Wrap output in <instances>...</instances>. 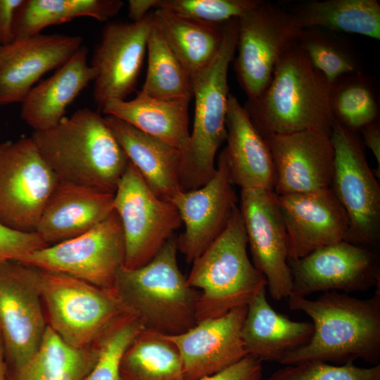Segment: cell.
I'll return each mask as SVG.
<instances>
[{"instance_id": "1", "label": "cell", "mask_w": 380, "mask_h": 380, "mask_svg": "<svg viewBox=\"0 0 380 380\" xmlns=\"http://www.w3.org/2000/svg\"><path fill=\"white\" fill-rule=\"evenodd\" d=\"M289 308L309 316L314 327L304 346L282 359L283 365L307 361L343 365L357 358L375 365L380 359V287L360 299L336 291L315 300L291 295Z\"/></svg>"}, {"instance_id": "2", "label": "cell", "mask_w": 380, "mask_h": 380, "mask_svg": "<svg viewBox=\"0 0 380 380\" xmlns=\"http://www.w3.org/2000/svg\"><path fill=\"white\" fill-rule=\"evenodd\" d=\"M31 137L59 181L114 194L129 163L104 117L87 108Z\"/></svg>"}, {"instance_id": "3", "label": "cell", "mask_w": 380, "mask_h": 380, "mask_svg": "<svg viewBox=\"0 0 380 380\" xmlns=\"http://www.w3.org/2000/svg\"><path fill=\"white\" fill-rule=\"evenodd\" d=\"M330 84L296 42L277 63L267 87L243 105L262 137L306 130L330 137Z\"/></svg>"}, {"instance_id": "4", "label": "cell", "mask_w": 380, "mask_h": 380, "mask_svg": "<svg viewBox=\"0 0 380 380\" xmlns=\"http://www.w3.org/2000/svg\"><path fill=\"white\" fill-rule=\"evenodd\" d=\"M172 236L147 264L118 272L113 291L125 311L144 329L164 335L184 333L196 322L199 291L191 287L177 263Z\"/></svg>"}, {"instance_id": "5", "label": "cell", "mask_w": 380, "mask_h": 380, "mask_svg": "<svg viewBox=\"0 0 380 380\" xmlns=\"http://www.w3.org/2000/svg\"><path fill=\"white\" fill-rule=\"evenodd\" d=\"M248 239L239 207L226 227L193 261L188 284L200 290L196 322L247 306L267 281L249 258Z\"/></svg>"}, {"instance_id": "6", "label": "cell", "mask_w": 380, "mask_h": 380, "mask_svg": "<svg viewBox=\"0 0 380 380\" xmlns=\"http://www.w3.org/2000/svg\"><path fill=\"white\" fill-rule=\"evenodd\" d=\"M237 38L236 18L225 23L222 45L213 62L191 77L195 108L189 142L181 153L180 181L184 191L201 187L215 172L216 154L227 138L228 70Z\"/></svg>"}, {"instance_id": "7", "label": "cell", "mask_w": 380, "mask_h": 380, "mask_svg": "<svg viewBox=\"0 0 380 380\" xmlns=\"http://www.w3.org/2000/svg\"><path fill=\"white\" fill-rule=\"evenodd\" d=\"M37 270L48 326L70 347L83 349L97 345L127 313L113 289L61 272Z\"/></svg>"}, {"instance_id": "8", "label": "cell", "mask_w": 380, "mask_h": 380, "mask_svg": "<svg viewBox=\"0 0 380 380\" xmlns=\"http://www.w3.org/2000/svg\"><path fill=\"white\" fill-rule=\"evenodd\" d=\"M330 139L334 167L330 189L344 209L348 229L344 240L376 250L380 242V186L356 133L338 122Z\"/></svg>"}, {"instance_id": "9", "label": "cell", "mask_w": 380, "mask_h": 380, "mask_svg": "<svg viewBox=\"0 0 380 380\" xmlns=\"http://www.w3.org/2000/svg\"><path fill=\"white\" fill-rule=\"evenodd\" d=\"M113 208L122 227L129 269L150 262L182 225L175 205L158 196L129 161L113 197Z\"/></svg>"}, {"instance_id": "10", "label": "cell", "mask_w": 380, "mask_h": 380, "mask_svg": "<svg viewBox=\"0 0 380 380\" xmlns=\"http://www.w3.org/2000/svg\"><path fill=\"white\" fill-rule=\"evenodd\" d=\"M58 179L34 140L21 137L0 143V222L35 232Z\"/></svg>"}, {"instance_id": "11", "label": "cell", "mask_w": 380, "mask_h": 380, "mask_svg": "<svg viewBox=\"0 0 380 380\" xmlns=\"http://www.w3.org/2000/svg\"><path fill=\"white\" fill-rule=\"evenodd\" d=\"M125 239L121 222L113 211L86 233L36 250L19 262L70 275L96 286L113 289L124 265Z\"/></svg>"}, {"instance_id": "12", "label": "cell", "mask_w": 380, "mask_h": 380, "mask_svg": "<svg viewBox=\"0 0 380 380\" xmlns=\"http://www.w3.org/2000/svg\"><path fill=\"white\" fill-rule=\"evenodd\" d=\"M301 30L289 11L264 1L238 18L234 70L248 99L267 87L277 63Z\"/></svg>"}, {"instance_id": "13", "label": "cell", "mask_w": 380, "mask_h": 380, "mask_svg": "<svg viewBox=\"0 0 380 380\" xmlns=\"http://www.w3.org/2000/svg\"><path fill=\"white\" fill-rule=\"evenodd\" d=\"M47 327L38 270L16 261L0 262V334L7 367L33 355Z\"/></svg>"}, {"instance_id": "14", "label": "cell", "mask_w": 380, "mask_h": 380, "mask_svg": "<svg viewBox=\"0 0 380 380\" xmlns=\"http://www.w3.org/2000/svg\"><path fill=\"white\" fill-rule=\"evenodd\" d=\"M291 295L305 297L317 292L367 291L380 286V261L376 250L342 240L306 256L289 260ZM290 295V296H291Z\"/></svg>"}, {"instance_id": "15", "label": "cell", "mask_w": 380, "mask_h": 380, "mask_svg": "<svg viewBox=\"0 0 380 380\" xmlns=\"http://www.w3.org/2000/svg\"><path fill=\"white\" fill-rule=\"evenodd\" d=\"M248 246L256 269L267 281L272 298H288L292 292L287 234L274 191L241 190L239 207Z\"/></svg>"}, {"instance_id": "16", "label": "cell", "mask_w": 380, "mask_h": 380, "mask_svg": "<svg viewBox=\"0 0 380 380\" xmlns=\"http://www.w3.org/2000/svg\"><path fill=\"white\" fill-rule=\"evenodd\" d=\"M170 201L184 225L177 250L192 263L222 233L238 207L224 149L213 176L201 187L178 191Z\"/></svg>"}, {"instance_id": "17", "label": "cell", "mask_w": 380, "mask_h": 380, "mask_svg": "<svg viewBox=\"0 0 380 380\" xmlns=\"http://www.w3.org/2000/svg\"><path fill=\"white\" fill-rule=\"evenodd\" d=\"M153 24L151 12L139 21L112 23L103 30L90 63L96 72L93 97L101 110L134 91Z\"/></svg>"}, {"instance_id": "18", "label": "cell", "mask_w": 380, "mask_h": 380, "mask_svg": "<svg viewBox=\"0 0 380 380\" xmlns=\"http://www.w3.org/2000/svg\"><path fill=\"white\" fill-rule=\"evenodd\" d=\"M263 137L274 162L276 195L310 193L331 187L334 150L329 135L306 130Z\"/></svg>"}, {"instance_id": "19", "label": "cell", "mask_w": 380, "mask_h": 380, "mask_svg": "<svg viewBox=\"0 0 380 380\" xmlns=\"http://www.w3.org/2000/svg\"><path fill=\"white\" fill-rule=\"evenodd\" d=\"M83 45L78 35L38 34L0 47V106L22 103L46 72L66 63Z\"/></svg>"}, {"instance_id": "20", "label": "cell", "mask_w": 380, "mask_h": 380, "mask_svg": "<svg viewBox=\"0 0 380 380\" xmlns=\"http://www.w3.org/2000/svg\"><path fill=\"white\" fill-rule=\"evenodd\" d=\"M247 306L198 322L188 331L167 338L179 353L184 380L220 372L247 355L241 328Z\"/></svg>"}, {"instance_id": "21", "label": "cell", "mask_w": 380, "mask_h": 380, "mask_svg": "<svg viewBox=\"0 0 380 380\" xmlns=\"http://www.w3.org/2000/svg\"><path fill=\"white\" fill-rule=\"evenodd\" d=\"M277 198L287 234L289 260L344 240L348 217L330 188Z\"/></svg>"}, {"instance_id": "22", "label": "cell", "mask_w": 380, "mask_h": 380, "mask_svg": "<svg viewBox=\"0 0 380 380\" xmlns=\"http://www.w3.org/2000/svg\"><path fill=\"white\" fill-rule=\"evenodd\" d=\"M113 197L114 194L58 180L35 232L47 246L82 235L113 211Z\"/></svg>"}, {"instance_id": "23", "label": "cell", "mask_w": 380, "mask_h": 380, "mask_svg": "<svg viewBox=\"0 0 380 380\" xmlns=\"http://www.w3.org/2000/svg\"><path fill=\"white\" fill-rule=\"evenodd\" d=\"M224 148L232 184L241 190L273 191L275 171L265 138L236 97L229 94Z\"/></svg>"}, {"instance_id": "24", "label": "cell", "mask_w": 380, "mask_h": 380, "mask_svg": "<svg viewBox=\"0 0 380 380\" xmlns=\"http://www.w3.org/2000/svg\"><path fill=\"white\" fill-rule=\"evenodd\" d=\"M96 75L88 63V49L82 45L53 75L32 87L22 102L21 118L34 131L56 126Z\"/></svg>"}, {"instance_id": "25", "label": "cell", "mask_w": 380, "mask_h": 380, "mask_svg": "<svg viewBox=\"0 0 380 380\" xmlns=\"http://www.w3.org/2000/svg\"><path fill=\"white\" fill-rule=\"evenodd\" d=\"M313 331L312 322L293 321L275 311L263 289L247 305L241 338L247 355L280 363L286 355L306 345Z\"/></svg>"}, {"instance_id": "26", "label": "cell", "mask_w": 380, "mask_h": 380, "mask_svg": "<svg viewBox=\"0 0 380 380\" xmlns=\"http://www.w3.org/2000/svg\"><path fill=\"white\" fill-rule=\"evenodd\" d=\"M104 119L129 161L158 196L170 201L183 190L179 150L115 117Z\"/></svg>"}, {"instance_id": "27", "label": "cell", "mask_w": 380, "mask_h": 380, "mask_svg": "<svg viewBox=\"0 0 380 380\" xmlns=\"http://www.w3.org/2000/svg\"><path fill=\"white\" fill-rule=\"evenodd\" d=\"M189 102L154 99L139 91L132 100L108 101L101 111L105 115L115 117L182 153L190 136Z\"/></svg>"}, {"instance_id": "28", "label": "cell", "mask_w": 380, "mask_h": 380, "mask_svg": "<svg viewBox=\"0 0 380 380\" xmlns=\"http://www.w3.org/2000/svg\"><path fill=\"white\" fill-rule=\"evenodd\" d=\"M99 351L100 342L83 349L70 347L48 326L33 355L19 366L7 367L6 380H84Z\"/></svg>"}, {"instance_id": "29", "label": "cell", "mask_w": 380, "mask_h": 380, "mask_svg": "<svg viewBox=\"0 0 380 380\" xmlns=\"http://www.w3.org/2000/svg\"><path fill=\"white\" fill-rule=\"evenodd\" d=\"M156 25L191 77L207 68L217 55L225 24L213 25L156 9Z\"/></svg>"}, {"instance_id": "30", "label": "cell", "mask_w": 380, "mask_h": 380, "mask_svg": "<svg viewBox=\"0 0 380 380\" xmlns=\"http://www.w3.org/2000/svg\"><path fill=\"white\" fill-rule=\"evenodd\" d=\"M289 12L302 29L319 27L380 39V4L376 0H315Z\"/></svg>"}, {"instance_id": "31", "label": "cell", "mask_w": 380, "mask_h": 380, "mask_svg": "<svg viewBox=\"0 0 380 380\" xmlns=\"http://www.w3.org/2000/svg\"><path fill=\"white\" fill-rule=\"evenodd\" d=\"M124 4L120 0H23L15 15L14 40L80 17L104 22L118 15Z\"/></svg>"}, {"instance_id": "32", "label": "cell", "mask_w": 380, "mask_h": 380, "mask_svg": "<svg viewBox=\"0 0 380 380\" xmlns=\"http://www.w3.org/2000/svg\"><path fill=\"white\" fill-rule=\"evenodd\" d=\"M120 380H184L179 353L164 334L142 328L125 350Z\"/></svg>"}, {"instance_id": "33", "label": "cell", "mask_w": 380, "mask_h": 380, "mask_svg": "<svg viewBox=\"0 0 380 380\" xmlns=\"http://www.w3.org/2000/svg\"><path fill=\"white\" fill-rule=\"evenodd\" d=\"M148 66L141 91L158 99L188 101L193 99L191 77L153 24L147 41Z\"/></svg>"}, {"instance_id": "34", "label": "cell", "mask_w": 380, "mask_h": 380, "mask_svg": "<svg viewBox=\"0 0 380 380\" xmlns=\"http://www.w3.org/2000/svg\"><path fill=\"white\" fill-rule=\"evenodd\" d=\"M379 104L376 86L362 71L330 84L329 106L334 120L355 133L379 120Z\"/></svg>"}, {"instance_id": "35", "label": "cell", "mask_w": 380, "mask_h": 380, "mask_svg": "<svg viewBox=\"0 0 380 380\" xmlns=\"http://www.w3.org/2000/svg\"><path fill=\"white\" fill-rule=\"evenodd\" d=\"M297 42L312 67L323 74L329 84L343 75L361 71L353 49L333 32L319 27L303 28Z\"/></svg>"}, {"instance_id": "36", "label": "cell", "mask_w": 380, "mask_h": 380, "mask_svg": "<svg viewBox=\"0 0 380 380\" xmlns=\"http://www.w3.org/2000/svg\"><path fill=\"white\" fill-rule=\"evenodd\" d=\"M261 0H153V8L198 21L222 25L256 7Z\"/></svg>"}, {"instance_id": "37", "label": "cell", "mask_w": 380, "mask_h": 380, "mask_svg": "<svg viewBox=\"0 0 380 380\" xmlns=\"http://www.w3.org/2000/svg\"><path fill=\"white\" fill-rule=\"evenodd\" d=\"M142 328L132 315H122L101 340L98 360L84 380H120L122 355Z\"/></svg>"}, {"instance_id": "38", "label": "cell", "mask_w": 380, "mask_h": 380, "mask_svg": "<svg viewBox=\"0 0 380 380\" xmlns=\"http://www.w3.org/2000/svg\"><path fill=\"white\" fill-rule=\"evenodd\" d=\"M265 380H380V365L360 367L354 362L335 365L322 361H307L284 365Z\"/></svg>"}, {"instance_id": "39", "label": "cell", "mask_w": 380, "mask_h": 380, "mask_svg": "<svg viewBox=\"0 0 380 380\" xmlns=\"http://www.w3.org/2000/svg\"><path fill=\"white\" fill-rule=\"evenodd\" d=\"M46 246L36 232L17 231L0 222V262H20Z\"/></svg>"}, {"instance_id": "40", "label": "cell", "mask_w": 380, "mask_h": 380, "mask_svg": "<svg viewBox=\"0 0 380 380\" xmlns=\"http://www.w3.org/2000/svg\"><path fill=\"white\" fill-rule=\"evenodd\" d=\"M262 362L247 355L239 362L215 374L196 380H262Z\"/></svg>"}, {"instance_id": "41", "label": "cell", "mask_w": 380, "mask_h": 380, "mask_svg": "<svg viewBox=\"0 0 380 380\" xmlns=\"http://www.w3.org/2000/svg\"><path fill=\"white\" fill-rule=\"evenodd\" d=\"M23 0H0V44L8 45L14 41L13 24L16 11Z\"/></svg>"}, {"instance_id": "42", "label": "cell", "mask_w": 380, "mask_h": 380, "mask_svg": "<svg viewBox=\"0 0 380 380\" xmlns=\"http://www.w3.org/2000/svg\"><path fill=\"white\" fill-rule=\"evenodd\" d=\"M362 139L365 146L372 151L378 164L375 176L379 178L380 175V122L379 120L363 127Z\"/></svg>"}, {"instance_id": "43", "label": "cell", "mask_w": 380, "mask_h": 380, "mask_svg": "<svg viewBox=\"0 0 380 380\" xmlns=\"http://www.w3.org/2000/svg\"><path fill=\"white\" fill-rule=\"evenodd\" d=\"M153 0H129L128 1V15L132 22L139 21L149 12L153 6Z\"/></svg>"}, {"instance_id": "44", "label": "cell", "mask_w": 380, "mask_h": 380, "mask_svg": "<svg viewBox=\"0 0 380 380\" xmlns=\"http://www.w3.org/2000/svg\"><path fill=\"white\" fill-rule=\"evenodd\" d=\"M7 362L5 347L0 334V380H6Z\"/></svg>"}, {"instance_id": "45", "label": "cell", "mask_w": 380, "mask_h": 380, "mask_svg": "<svg viewBox=\"0 0 380 380\" xmlns=\"http://www.w3.org/2000/svg\"><path fill=\"white\" fill-rule=\"evenodd\" d=\"M1 45L0 44V47H1Z\"/></svg>"}, {"instance_id": "46", "label": "cell", "mask_w": 380, "mask_h": 380, "mask_svg": "<svg viewBox=\"0 0 380 380\" xmlns=\"http://www.w3.org/2000/svg\"><path fill=\"white\" fill-rule=\"evenodd\" d=\"M262 380H264V379H262Z\"/></svg>"}]
</instances>
